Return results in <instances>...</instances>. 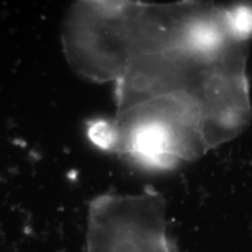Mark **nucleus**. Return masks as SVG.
I'll return each mask as SVG.
<instances>
[{
	"instance_id": "1",
	"label": "nucleus",
	"mask_w": 252,
	"mask_h": 252,
	"mask_svg": "<svg viewBox=\"0 0 252 252\" xmlns=\"http://www.w3.org/2000/svg\"><path fill=\"white\" fill-rule=\"evenodd\" d=\"M197 6L77 1L63 23V53L84 80L116 82L137 56L180 46L182 31Z\"/></svg>"
},
{
	"instance_id": "2",
	"label": "nucleus",
	"mask_w": 252,
	"mask_h": 252,
	"mask_svg": "<svg viewBox=\"0 0 252 252\" xmlns=\"http://www.w3.org/2000/svg\"><path fill=\"white\" fill-rule=\"evenodd\" d=\"M223 21L230 39L247 43L252 36V5L239 4L223 7Z\"/></svg>"
},
{
	"instance_id": "3",
	"label": "nucleus",
	"mask_w": 252,
	"mask_h": 252,
	"mask_svg": "<svg viewBox=\"0 0 252 252\" xmlns=\"http://www.w3.org/2000/svg\"><path fill=\"white\" fill-rule=\"evenodd\" d=\"M88 137L94 146L103 151L116 152L119 134L113 119H94L88 127Z\"/></svg>"
}]
</instances>
